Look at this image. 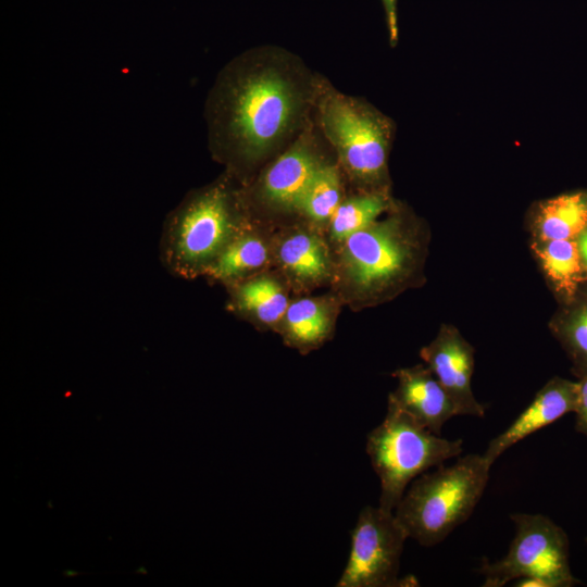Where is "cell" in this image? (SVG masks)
<instances>
[{"label":"cell","instance_id":"1","mask_svg":"<svg viewBox=\"0 0 587 587\" xmlns=\"http://www.w3.org/2000/svg\"><path fill=\"white\" fill-rule=\"evenodd\" d=\"M317 88L302 62L283 49L258 47L235 57L204 105L213 157L239 179L298 135Z\"/></svg>","mask_w":587,"mask_h":587},{"label":"cell","instance_id":"2","mask_svg":"<svg viewBox=\"0 0 587 587\" xmlns=\"http://www.w3.org/2000/svg\"><path fill=\"white\" fill-rule=\"evenodd\" d=\"M226 172L215 182L188 192L166 215L159 258L173 276L205 275L225 247L247 227L246 195Z\"/></svg>","mask_w":587,"mask_h":587},{"label":"cell","instance_id":"3","mask_svg":"<svg viewBox=\"0 0 587 587\" xmlns=\"http://www.w3.org/2000/svg\"><path fill=\"white\" fill-rule=\"evenodd\" d=\"M490 467L483 454L470 453L413 479L394 511L409 538L423 547L444 541L473 513Z\"/></svg>","mask_w":587,"mask_h":587},{"label":"cell","instance_id":"4","mask_svg":"<svg viewBox=\"0 0 587 587\" xmlns=\"http://www.w3.org/2000/svg\"><path fill=\"white\" fill-rule=\"evenodd\" d=\"M462 451L461 439L434 434L388 400L385 419L366 438V453L380 483L378 507L394 512L413 479Z\"/></svg>","mask_w":587,"mask_h":587},{"label":"cell","instance_id":"5","mask_svg":"<svg viewBox=\"0 0 587 587\" xmlns=\"http://www.w3.org/2000/svg\"><path fill=\"white\" fill-rule=\"evenodd\" d=\"M315 104L322 132L349 174L364 184L380 185L387 175L390 120L369 103L322 84Z\"/></svg>","mask_w":587,"mask_h":587},{"label":"cell","instance_id":"6","mask_svg":"<svg viewBox=\"0 0 587 587\" xmlns=\"http://www.w3.org/2000/svg\"><path fill=\"white\" fill-rule=\"evenodd\" d=\"M344 241L342 277L359 298L373 300L397 290L416 268L419 242L399 215L376 221Z\"/></svg>","mask_w":587,"mask_h":587},{"label":"cell","instance_id":"7","mask_svg":"<svg viewBox=\"0 0 587 587\" xmlns=\"http://www.w3.org/2000/svg\"><path fill=\"white\" fill-rule=\"evenodd\" d=\"M515 535L508 553L496 562L484 560L483 586L501 587L517 579L520 587H571L579 583L570 567L566 533L542 514H511Z\"/></svg>","mask_w":587,"mask_h":587},{"label":"cell","instance_id":"8","mask_svg":"<svg viewBox=\"0 0 587 587\" xmlns=\"http://www.w3.org/2000/svg\"><path fill=\"white\" fill-rule=\"evenodd\" d=\"M408 534L394 512L364 507L351 532V547L337 587H394L399 579L400 559ZM409 585V584H407Z\"/></svg>","mask_w":587,"mask_h":587},{"label":"cell","instance_id":"9","mask_svg":"<svg viewBox=\"0 0 587 587\" xmlns=\"http://www.w3.org/2000/svg\"><path fill=\"white\" fill-rule=\"evenodd\" d=\"M421 358L449 395L458 415L484 417L485 407L476 400L471 386L474 349L455 327L444 325L421 350Z\"/></svg>","mask_w":587,"mask_h":587},{"label":"cell","instance_id":"10","mask_svg":"<svg viewBox=\"0 0 587 587\" xmlns=\"http://www.w3.org/2000/svg\"><path fill=\"white\" fill-rule=\"evenodd\" d=\"M576 394V382L559 376L551 378L512 424L490 440L483 453L484 458L492 465L503 452L520 440L574 412Z\"/></svg>","mask_w":587,"mask_h":587},{"label":"cell","instance_id":"11","mask_svg":"<svg viewBox=\"0 0 587 587\" xmlns=\"http://www.w3.org/2000/svg\"><path fill=\"white\" fill-rule=\"evenodd\" d=\"M308 134L298 138L262 174L255 196L275 208L294 210L309 180L324 162Z\"/></svg>","mask_w":587,"mask_h":587},{"label":"cell","instance_id":"12","mask_svg":"<svg viewBox=\"0 0 587 587\" xmlns=\"http://www.w3.org/2000/svg\"><path fill=\"white\" fill-rule=\"evenodd\" d=\"M394 376L398 386L388 400L434 434L440 435L445 423L458 415L449 395L426 365L401 369Z\"/></svg>","mask_w":587,"mask_h":587},{"label":"cell","instance_id":"13","mask_svg":"<svg viewBox=\"0 0 587 587\" xmlns=\"http://www.w3.org/2000/svg\"><path fill=\"white\" fill-rule=\"evenodd\" d=\"M587 227V190L540 201L534 209L532 229L536 241L576 240Z\"/></svg>","mask_w":587,"mask_h":587},{"label":"cell","instance_id":"14","mask_svg":"<svg viewBox=\"0 0 587 587\" xmlns=\"http://www.w3.org/2000/svg\"><path fill=\"white\" fill-rule=\"evenodd\" d=\"M533 250L557 295L564 302L587 282L576 240L535 241Z\"/></svg>","mask_w":587,"mask_h":587},{"label":"cell","instance_id":"15","mask_svg":"<svg viewBox=\"0 0 587 587\" xmlns=\"http://www.w3.org/2000/svg\"><path fill=\"white\" fill-rule=\"evenodd\" d=\"M266 260L264 240L247 226L225 247L204 276L230 286L249 278Z\"/></svg>","mask_w":587,"mask_h":587},{"label":"cell","instance_id":"16","mask_svg":"<svg viewBox=\"0 0 587 587\" xmlns=\"http://www.w3.org/2000/svg\"><path fill=\"white\" fill-rule=\"evenodd\" d=\"M230 309L264 324L285 316L289 305L280 286L268 277H249L229 286Z\"/></svg>","mask_w":587,"mask_h":587},{"label":"cell","instance_id":"17","mask_svg":"<svg viewBox=\"0 0 587 587\" xmlns=\"http://www.w3.org/2000/svg\"><path fill=\"white\" fill-rule=\"evenodd\" d=\"M551 330L571 360L573 374L580 377L587 372V282L564 302L551 322Z\"/></svg>","mask_w":587,"mask_h":587},{"label":"cell","instance_id":"18","mask_svg":"<svg viewBox=\"0 0 587 587\" xmlns=\"http://www.w3.org/2000/svg\"><path fill=\"white\" fill-rule=\"evenodd\" d=\"M278 257L285 270L301 283H320L329 275L327 249L313 234L290 235L280 243Z\"/></svg>","mask_w":587,"mask_h":587},{"label":"cell","instance_id":"19","mask_svg":"<svg viewBox=\"0 0 587 587\" xmlns=\"http://www.w3.org/2000/svg\"><path fill=\"white\" fill-rule=\"evenodd\" d=\"M287 341L300 350L319 346L330 330L329 311L315 299H300L288 305L285 313Z\"/></svg>","mask_w":587,"mask_h":587},{"label":"cell","instance_id":"20","mask_svg":"<svg viewBox=\"0 0 587 587\" xmlns=\"http://www.w3.org/2000/svg\"><path fill=\"white\" fill-rule=\"evenodd\" d=\"M341 202V184L337 167L323 162L301 192L295 209L315 222L330 221Z\"/></svg>","mask_w":587,"mask_h":587},{"label":"cell","instance_id":"21","mask_svg":"<svg viewBox=\"0 0 587 587\" xmlns=\"http://www.w3.org/2000/svg\"><path fill=\"white\" fill-rule=\"evenodd\" d=\"M390 208V200L383 191L353 196L340 202L330 218V234L346 240L352 234L372 224Z\"/></svg>","mask_w":587,"mask_h":587},{"label":"cell","instance_id":"22","mask_svg":"<svg viewBox=\"0 0 587 587\" xmlns=\"http://www.w3.org/2000/svg\"><path fill=\"white\" fill-rule=\"evenodd\" d=\"M576 383L575 429L587 437V372Z\"/></svg>","mask_w":587,"mask_h":587},{"label":"cell","instance_id":"23","mask_svg":"<svg viewBox=\"0 0 587 587\" xmlns=\"http://www.w3.org/2000/svg\"><path fill=\"white\" fill-rule=\"evenodd\" d=\"M382 2L385 9L389 40L391 45L395 46L398 41L399 33L397 18V0H382Z\"/></svg>","mask_w":587,"mask_h":587},{"label":"cell","instance_id":"24","mask_svg":"<svg viewBox=\"0 0 587 587\" xmlns=\"http://www.w3.org/2000/svg\"><path fill=\"white\" fill-rule=\"evenodd\" d=\"M576 242L584 270L587 274V227L576 238Z\"/></svg>","mask_w":587,"mask_h":587}]
</instances>
